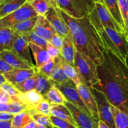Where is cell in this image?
<instances>
[{"label": "cell", "mask_w": 128, "mask_h": 128, "mask_svg": "<svg viewBox=\"0 0 128 128\" xmlns=\"http://www.w3.org/2000/svg\"><path fill=\"white\" fill-rule=\"evenodd\" d=\"M99 81L92 88L104 93L112 105L128 114V67L111 50L97 66Z\"/></svg>", "instance_id": "obj_1"}, {"label": "cell", "mask_w": 128, "mask_h": 128, "mask_svg": "<svg viewBox=\"0 0 128 128\" xmlns=\"http://www.w3.org/2000/svg\"><path fill=\"white\" fill-rule=\"evenodd\" d=\"M61 12L71 31L76 50L92 59L97 66L102 64L104 61L105 49L88 15L74 18L61 10Z\"/></svg>", "instance_id": "obj_2"}, {"label": "cell", "mask_w": 128, "mask_h": 128, "mask_svg": "<svg viewBox=\"0 0 128 128\" xmlns=\"http://www.w3.org/2000/svg\"><path fill=\"white\" fill-rule=\"evenodd\" d=\"M88 17L98 32L105 50H111L128 67V41L126 35L103 26L94 10L89 14Z\"/></svg>", "instance_id": "obj_3"}, {"label": "cell", "mask_w": 128, "mask_h": 128, "mask_svg": "<svg viewBox=\"0 0 128 128\" xmlns=\"http://www.w3.org/2000/svg\"><path fill=\"white\" fill-rule=\"evenodd\" d=\"M74 68L82 83L92 88L98 82L97 64L89 56L77 50L75 54Z\"/></svg>", "instance_id": "obj_4"}, {"label": "cell", "mask_w": 128, "mask_h": 128, "mask_svg": "<svg viewBox=\"0 0 128 128\" xmlns=\"http://www.w3.org/2000/svg\"><path fill=\"white\" fill-rule=\"evenodd\" d=\"M55 4L74 18L88 16L95 8L94 0H52Z\"/></svg>", "instance_id": "obj_5"}, {"label": "cell", "mask_w": 128, "mask_h": 128, "mask_svg": "<svg viewBox=\"0 0 128 128\" xmlns=\"http://www.w3.org/2000/svg\"><path fill=\"white\" fill-rule=\"evenodd\" d=\"M38 16L36 10L27 1L16 11L0 19V28H11L18 22Z\"/></svg>", "instance_id": "obj_6"}, {"label": "cell", "mask_w": 128, "mask_h": 128, "mask_svg": "<svg viewBox=\"0 0 128 128\" xmlns=\"http://www.w3.org/2000/svg\"><path fill=\"white\" fill-rule=\"evenodd\" d=\"M90 89L97 102L100 121L106 123L111 128H116L113 113L111 109V104L108 100L106 95L102 91L94 88Z\"/></svg>", "instance_id": "obj_7"}, {"label": "cell", "mask_w": 128, "mask_h": 128, "mask_svg": "<svg viewBox=\"0 0 128 128\" xmlns=\"http://www.w3.org/2000/svg\"><path fill=\"white\" fill-rule=\"evenodd\" d=\"M48 20L56 31V33L64 38L71 36V31L61 14V10L54 4L46 14L44 15Z\"/></svg>", "instance_id": "obj_8"}, {"label": "cell", "mask_w": 128, "mask_h": 128, "mask_svg": "<svg viewBox=\"0 0 128 128\" xmlns=\"http://www.w3.org/2000/svg\"><path fill=\"white\" fill-rule=\"evenodd\" d=\"M65 106L70 110L78 128H98L99 121L91 115L81 110L70 101H67Z\"/></svg>", "instance_id": "obj_9"}, {"label": "cell", "mask_w": 128, "mask_h": 128, "mask_svg": "<svg viewBox=\"0 0 128 128\" xmlns=\"http://www.w3.org/2000/svg\"><path fill=\"white\" fill-rule=\"evenodd\" d=\"M56 86L62 92L68 101H70L72 104L81 108V110L86 111L89 114L91 115L89 110H88L86 106L84 104L82 100H81V96H80L77 88H76V84L72 80H70L66 83L57 85Z\"/></svg>", "instance_id": "obj_10"}, {"label": "cell", "mask_w": 128, "mask_h": 128, "mask_svg": "<svg viewBox=\"0 0 128 128\" xmlns=\"http://www.w3.org/2000/svg\"><path fill=\"white\" fill-rule=\"evenodd\" d=\"M76 88L81 96V100L89 110L91 116L96 120L100 121L97 102L90 88L83 83H80L76 85Z\"/></svg>", "instance_id": "obj_11"}, {"label": "cell", "mask_w": 128, "mask_h": 128, "mask_svg": "<svg viewBox=\"0 0 128 128\" xmlns=\"http://www.w3.org/2000/svg\"><path fill=\"white\" fill-rule=\"evenodd\" d=\"M94 10L99 20L103 26L113 29L116 30L118 32L126 35L124 31L120 28V26L112 18V16L109 12L104 4L101 2L95 1Z\"/></svg>", "instance_id": "obj_12"}, {"label": "cell", "mask_w": 128, "mask_h": 128, "mask_svg": "<svg viewBox=\"0 0 128 128\" xmlns=\"http://www.w3.org/2000/svg\"><path fill=\"white\" fill-rule=\"evenodd\" d=\"M11 51L17 54L25 61L34 64L30 54L29 41L26 34H16Z\"/></svg>", "instance_id": "obj_13"}, {"label": "cell", "mask_w": 128, "mask_h": 128, "mask_svg": "<svg viewBox=\"0 0 128 128\" xmlns=\"http://www.w3.org/2000/svg\"><path fill=\"white\" fill-rule=\"evenodd\" d=\"M38 73L36 67L31 69H18L14 68L12 71L4 74L8 82H10L14 86L21 84L32 76H35Z\"/></svg>", "instance_id": "obj_14"}, {"label": "cell", "mask_w": 128, "mask_h": 128, "mask_svg": "<svg viewBox=\"0 0 128 128\" xmlns=\"http://www.w3.org/2000/svg\"><path fill=\"white\" fill-rule=\"evenodd\" d=\"M33 31L36 34L45 39L48 41H50L52 35L56 33L50 21L43 15L38 16L37 23L34 28Z\"/></svg>", "instance_id": "obj_15"}, {"label": "cell", "mask_w": 128, "mask_h": 128, "mask_svg": "<svg viewBox=\"0 0 128 128\" xmlns=\"http://www.w3.org/2000/svg\"><path fill=\"white\" fill-rule=\"evenodd\" d=\"M0 58L6 61L14 68L31 69L36 67L34 64L25 61L12 51H4L0 52Z\"/></svg>", "instance_id": "obj_16"}, {"label": "cell", "mask_w": 128, "mask_h": 128, "mask_svg": "<svg viewBox=\"0 0 128 128\" xmlns=\"http://www.w3.org/2000/svg\"><path fill=\"white\" fill-rule=\"evenodd\" d=\"M12 101H20L28 105L33 109L44 99L43 96L35 90H31L26 92H21L16 96H11Z\"/></svg>", "instance_id": "obj_17"}, {"label": "cell", "mask_w": 128, "mask_h": 128, "mask_svg": "<svg viewBox=\"0 0 128 128\" xmlns=\"http://www.w3.org/2000/svg\"><path fill=\"white\" fill-rule=\"evenodd\" d=\"M76 52V48L74 43L72 34L71 36L64 38L63 44L61 50V55L68 63L74 67Z\"/></svg>", "instance_id": "obj_18"}, {"label": "cell", "mask_w": 128, "mask_h": 128, "mask_svg": "<svg viewBox=\"0 0 128 128\" xmlns=\"http://www.w3.org/2000/svg\"><path fill=\"white\" fill-rule=\"evenodd\" d=\"M61 59H62V56L61 54L54 59L55 65L50 78V80L55 86L66 83L70 80V79L65 74L61 66Z\"/></svg>", "instance_id": "obj_19"}, {"label": "cell", "mask_w": 128, "mask_h": 128, "mask_svg": "<svg viewBox=\"0 0 128 128\" xmlns=\"http://www.w3.org/2000/svg\"><path fill=\"white\" fill-rule=\"evenodd\" d=\"M15 36L11 28H0V52L12 50Z\"/></svg>", "instance_id": "obj_20"}, {"label": "cell", "mask_w": 128, "mask_h": 128, "mask_svg": "<svg viewBox=\"0 0 128 128\" xmlns=\"http://www.w3.org/2000/svg\"><path fill=\"white\" fill-rule=\"evenodd\" d=\"M104 4L107 8L114 20L126 34L125 24L121 14L118 0H104Z\"/></svg>", "instance_id": "obj_21"}, {"label": "cell", "mask_w": 128, "mask_h": 128, "mask_svg": "<svg viewBox=\"0 0 128 128\" xmlns=\"http://www.w3.org/2000/svg\"><path fill=\"white\" fill-rule=\"evenodd\" d=\"M29 46L34 58L36 67L37 68H40L51 60V57L48 53L46 49L42 48L41 46H38L31 42H29Z\"/></svg>", "instance_id": "obj_22"}, {"label": "cell", "mask_w": 128, "mask_h": 128, "mask_svg": "<svg viewBox=\"0 0 128 128\" xmlns=\"http://www.w3.org/2000/svg\"><path fill=\"white\" fill-rule=\"evenodd\" d=\"M43 97L52 105L65 104L68 101L64 95L55 85L52 86L46 94L43 95Z\"/></svg>", "instance_id": "obj_23"}, {"label": "cell", "mask_w": 128, "mask_h": 128, "mask_svg": "<svg viewBox=\"0 0 128 128\" xmlns=\"http://www.w3.org/2000/svg\"><path fill=\"white\" fill-rule=\"evenodd\" d=\"M51 114L66 120L78 128L76 121H75L71 111L64 104L52 105L51 110Z\"/></svg>", "instance_id": "obj_24"}, {"label": "cell", "mask_w": 128, "mask_h": 128, "mask_svg": "<svg viewBox=\"0 0 128 128\" xmlns=\"http://www.w3.org/2000/svg\"><path fill=\"white\" fill-rule=\"evenodd\" d=\"M26 2L27 0H4L0 4V19L16 11Z\"/></svg>", "instance_id": "obj_25"}, {"label": "cell", "mask_w": 128, "mask_h": 128, "mask_svg": "<svg viewBox=\"0 0 128 128\" xmlns=\"http://www.w3.org/2000/svg\"><path fill=\"white\" fill-rule=\"evenodd\" d=\"M38 21V16L18 22L11 27L16 34H26L33 31Z\"/></svg>", "instance_id": "obj_26"}, {"label": "cell", "mask_w": 128, "mask_h": 128, "mask_svg": "<svg viewBox=\"0 0 128 128\" xmlns=\"http://www.w3.org/2000/svg\"><path fill=\"white\" fill-rule=\"evenodd\" d=\"M54 84L51 82L49 78L42 74L40 73L38 71L37 80H36V87L34 90L37 92L42 94V96L46 94V92L51 89Z\"/></svg>", "instance_id": "obj_27"}, {"label": "cell", "mask_w": 128, "mask_h": 128, "mask_svg": "<svg viewBox=\"0 0 128 128\" xmlns=\"http://www.w3.org/2000/svg\"><path fill=\"white\" fill-rule=\"evenodd\" d=\"M32 120L30 111H26L16 114L11 120L12 128H22Z\"/></svg>", "instance_id": "obj_28"}, {"label": "cell", "mask_w": 128, "mask_h": 128, "mask_svg": "<svg viewBox=\"0 0 128 128\" xmlns=\"http://www.w3.org/2000/svg\"><path fill=\"white\" fill-rule=\"evenodd\" d=\"M27 1L36 10L38 15L43 16L54 4L52 0H27Z\"/></svg>", "instance_id": "obj_29"}, {"label": "cell", "mask_w": 128, "mask_h": 128, "mask_svg": "<svg viewBox=\"0 0 128 128\" xmlns=\"http://www.w3.org/2000/svg\"><path fill=\"white\" fill-rule=\"evenodd\" d=\"M116 128H128V114L111 104Z\"/></svg>", "instance_id": "obj_30"}, {"label": "cell", "mask_w": 128, "mask_h": 128, "mask_svg": "<svg viewBox=\"0 0 128 128\" xmlns=\"http://www.w3.org/2000/svg\"><path fill=\"white\" fill-rule=\"evenodd\" d=\"M61 66H62V69H63L66 76L70 80H72L76 84V85L79 84L80 83H82L81 79L80 78V76H79L78 73L77 71L76 70L74 66H71L69 63H68L64 60V58L62 57V59H61Z\"/></svg>", "instance_id": "obj_31"}, {"label": "cell", "mask_w": 128, "mask_h": 128, "mask_svg": "<svg viewBox=\"0 0 128 128\" xmlns=\"http://www.w3.org/2000/svg\"><path fill=\"white\" fill-rule=\"evenodd\" d=\"M30 114L31 115L32 120L38 124L42 125V126H47V127L51 128L52 127V124L51 123L50 117L48 115H45L43 114L39 113V112H36L34 110H30Z\"/></svg>", "instance_id": "obj_32"}, {"label": "cell", "mask_w": 128, "mask_h": 128, "mask_svg": "<svg viewBox=\"0 0 128 128\" xmlns=\"http://www.w3.org/2000/svg\"><path fill=\"white\" fill-rule=\"evenodd\" d=\"M38 74V73H37ZM37 74L24 81L23 82L14 86L21 92H26L31 90H34L36 87Z\"/></svg>", "instance_id": "obj_33"}, {"label": "cell", "mask_w": 128, "mask_h": 128, "mask_svg": "<svg viewBox=\"0 0 128 128\" xmlns=\"http://www.w3.org/2000/svg\"><path fill=\"white\" fill-rule=\"evenodd\" d=\"M26 34L28 36V38L29 42H32V43L38 45L39 46H41L42 48L46 50V46H47V44L48 41H46L45 39L42 38L41 36L36 34L33 31Z\"/></svg>", "instance_id": "obj_34"}, {"label": "cell", "mask_w": 128, "mask_h": 128, "mask_svg": "<svg viewBox=\"0 0 128 128\" xmlns=\"http://www.w3.org/2000/svg\"><path fill=\"white\" fill-rule=\"evenodd\" d=\"M50 117L52 126H55V127L58 128H78L76 126L72 124L68 121L60 118L56 117L51 114L50 115Z\"/></svg>", "instance_id": "obj_35"}, {"label": "cell", "mask_w": 128, "mask_h": 128, "mask_svg": "<svg viewBox=\"0 0 128 128\" xmlns=\"http://www.w3.org/2000/svg\"><path fill=\"white\" fill-rule=\"evenodd\" d=\"M52 106V105L47 100H44L40 104H38L33 110L36 112H39V113L50 116L51 115V110Z\"/></svg>", "instance_id": "obj_36"}, {"label": "cell", "mask_w": 128, "mask_h": 128, "mask_svg": "<svg viewBox=\"0 0 128 128\" xmlns=\"http://www.w3.org/2000/svg\"><path fill=\"white\" fill-rule=\"evenodd\" d=\"M54 59H51L50 61L46 62L43 66L40 67V68H37L38 71L40 73L44 75V76H47L48 78H50L51 75V73L52 72V70L54 69Z\"/></svg>", "instance_id": "obj_37"}, {"label": "cell", "mask_w": 128, "mask_h": 128, "mask_svg": "<svg viewBox=\"0 0 128 128\" xmlns=\"http://www.w3.org/2000/svg\"><path fill=\"white\" fill-rule=\"evenodd\" d=\"M0 87L2 88L4 90H5L8 92V94L11 96H16L21 93V92L13 84L8 82V81L1 85Z\"/></svg>", "instance_id": "obj_38"}, {"label": "cell", "mask_w": 128, "mask_h": 128, "mask_svg": "<svg viewBox=\"0 0 128 128\" xmlns=\"http://www.w3.org/2000/svg\"><path fill=\"white\" fill-rule=\"evenodd\" d=\"M46 51L51 59H54L61 54V50L58 49L52 44L50 42H48L46 46Z\"/></svg>", "instance_id": "obj_39"}, {"label": "cell", "mask_w": 128, "mask_h": 128, "mask_svg": "<svg viewBox=\"0 0 128 128\" xmlns=\"http://www.w3.org/2000/svg\"><path fill=\"white\" fill-rule=\"evenodd\" d=\"M118 2L122 19L125 24L128 16V0H118Z\"/></svg>", "instance_id": "obj_40"}, {"label": "cell", "mask_w": 128, "mask_h": 128, "mask_svg": "<svg viewBox=\"0 0 128 128\" xmlns=\"http://www.w3.org/2000/svg\"><path fill=\"white\" fill-rule=\"evenodd\" d=\"M49 42H51L53 46L57 48L58 49L61 50L62 48V44H63V38L61 37L58 34L55 33L52 35L51 40Z\"/></svg>", "instance_id": "obj_41"}, {"label": "cell", "mask_w": 128, "mask_h": 128, "mask_svg": "<svg viewBox=\"0 0 128 128\" xmlns=\"http://www.w3.org/2000/svg\"><path fill=\"white\" fill-rule=\"evenodd\" d=\"M13 69V67H12L6 61L0 58V72L1 73L4 74L6 72L12 71Z\"/></svg>", "instance_id": "obj_42"}, {"label": "cell", "mask_w": 128, "mask_h": 128, "mask_svg": "<svg viewBox=\"0 0 128 128\" xmlns=\"http://www.w3.org/2000/svg\"><path fill=\"white\" fill-rule=\"evenodd\" d=\"M12 101V98L8 94L5 90L0 87V102H6L9 103Z\"/></svg>", "instance_id": "obj_43"}, {"label": "cell", "mask_w": 128, "mask_h": 128, "mask_svg": "<svg viewBox=\"0 0 128 128\" xmlns=\"http://www.w3.org/2000/svg\"><path fill=\"white\" fill-rule=\"evenodd\" d=\"M15 114L9 112H0V120L1 121H11Z\"/></svg>", "instance_id": "obj_44"}, {"label": "cell", "mask_w": 128, "mask_h": 128, "mask_svg": "<svg viewBox=\"0 0 128 128\" xmlns=\"http://www.w3.org/2000/svg\"><path fill=\"white\" fill-rule=\"evenodd\" d=\"M10 110V102H0V112H9Z\"/></svg>", "instance_id": "obj_45"}, {"label": "cell", "mask_w": 128, "mask_h": 128, "mask_svg": "<svg viewBox=\"0 0 128 128\" xmlns=\"http://www.w3.org/2000/svg\"><path fill=\"white\" fill-rule=\"evenodd\" d=\"M0 128H12L11 121H1L0 120Z\"/></svg>", "instance_id": "obj_46"}, {"label": "cell", "mask_w": 128, "mask_h": 128, "mask_svg": "<svg viewBox=\"0 0 128 128\" xmlns=\"http://www.w3.org/2000/svg\"><path fill=\"white\" fill-rule=\"evenodd\" d=\"M36 122H35L34 121H32L31 122H30V123L26 124V126H24L22 128H36Z\"/></svg>", "instance_id": "obj_47"}, {"label": "cell", "mask_w": 128, "mask_h": 128, "mask_svg": "<svg viewBox=\"0 0 128 128\" xmlns=\"http://www.w3.org/2000/svg\"><path fill=\"white\" fill-rule=\"evenodd\" d=\"M98 128H111L109 126H108L106 123L101 121H99L98 122Z\"/></svg>", "instance_id": "obj_48"}, {"label": "cell", "mask_w": 128, "mask_h": 128, "mask_svg": "<svg viewBox=\"0 0 128 128\" xmlns=\"http://www.w3.org/2000/svg\"><path fill=\"white\" fill-rule=\"evenodd\" d=\"M6 82H7V80H6V78H5V77L4 76V75L0 72V86L2 85V84L5 83Z\"/></svg>", "instance_id": "obj_49"}, {"label": "cell", "mask_w": 128, "mask_h": 128, "mask_svg": "<svg viewBox=\"0 0 128 128\" xmlns=\"http://www.w3.org/2000/svg\"><path fill=\"white\" fill-rule=\"evenodd\" d=\"M125 28H126V36L128 41V16L126 19V21L125 22Z\"/></svg>", "instance_id": "obj_50"}, {"label": "cell", "mask_w": 128, "mask_h": 128, "mask_svg": "<svg viewBox=\"0 0 128 128\" xmlns=\"http://www.w3.org/2000/svg\"><path fill=\"white\" fill-rule=\"evenodd\" d=\"M36 128H50L47 127V126H42V125H40V124H36Z\"/></svg>", "instance_id": "obj_51"}, {"label": "cell", "mask_w": 128, "mask_h": 128, "mask_svg": "<svg viewBox=\"0 0 128 128\" xmlns=\"http://www.w3.org/2000/svg\"><path fill=\"white\" fill-rule=\"evenodd\" d=\"M95 1H98V2H101L104 3V0H94Z\"/></svg>", "instance_id": "obj_52"}, {"label": "cell", "mask_w": 128, "mask_h": 128, "mask_svg": "<svg viewBox=\"0 0 128 128\" xmlns=\"http://www.w3.org/2000/svg\"><path fill=\"white\" fill-rule=\"evenodd\" d=\"M4 1V0H0V4H1L2 2H3Z\"/></svg>", "instance_id": "obj_53"}, {"label": "cell", "mask_w": 128, "mask_h": 128, "mask_svg": "<svg viewBox=\"0 0 128 128\" xmlns=\"http://www.w3.org/2000/svg\"><path fill=\"white\" fill-rule=\"evenodd\" d=\"M51 128H57V127H55V126H52V127H51Z\"/></svg>", "instance_id": "obj_54"}]
</instances>
